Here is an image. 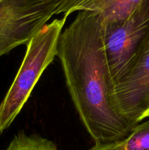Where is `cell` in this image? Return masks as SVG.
Returning <instances> with one entry per match:
<instances>
[{"label":"cell","mask_w":149,"mask_h":150,"mask_svg":"<svg viewBox=\"0 0 149 150\" xmlns=\"http://www.w3.org/2000/svg\"><path fill=\"white\" fill-rule=\"evenodd\" d=\"M57 57L74 108L95 144L126 139L134 126L112 103L113 82L99 15L79 12L60 35Z\"/></svg>","instance_id":"1"},{"label":"cell","mask_w":149,"mask_h":150,"mask_svg":"<svg viewBox=\"0 0 149 150\" xmlns=\"http://www.w3.org/2000/svg\"><path fill=\"white\" fill-rule=\"evenodd\" d=\"M67 17L47 23L26 45L20 67L0 103V133L9 128L29 99L35 85L58 53V44Z\"/></svg>","instance_id":"2"},{"label":"cell","mask_w":149,"mask_h":150,"mask_svg":"<svg viewBox=\"0 0 149 150\" xmlns=\"http://www.w3.org/2000/svg\"><path fill=\"white\" fill-rule=\"evenodd\" d=\"M102 23L105 57L113 86L129 70L149 40V0L125 20Z\"/></svg>","instance_id":"3"},{"label":"cell","mask_w":149,"mask_h":150,"mask_svg":"<svg viewBox=\"0 0 149 150\" xmlns=\"http://www.w3.org/2000/svg\"><path fill=\"white\" fill-rule=\"evenodd\" d=\"M59 0H0V57L31 40L54 15Z\"/></svg>","instance_id":"4"},{"label":"cell","mask_w":149,"mask_h":150,"mask_svg":"<svg viewBox=\"0 0 149 150\" xmlns=\"http://www.w3.org/2000/svg\"><path fill=\"white\" fill-rule=\"evenodd\" d=\"M115 109L135 127L149 108V40L127 74L112 88Z\"/></svg>","instance_id":"5"},{"label":"cell","mask_w":149,"mask_h":150,"mask_svg":"<svg viewBox=\"0 0 149 150\" xmlns=\"http://www.w3.org/2000/svg\"><path fill=\"white\" fill-rule=\"evenodd\" d=\"M144 0H59L54 15L68 17L74 12L88 11L98 14L102 23L128 18Z\"/></svg>","instance_id":"6"},{"label":"cell","mask_w":149,"mask_h":150,"mask_svg":"<svg viewBox=\"0 0 149 150\" xmlns=\"http://www.w3.org/2000/svg\"><path fill=\"white\" fill-rule=\"evenodd\" d=\"M6 150H58L54 142L37 134L20 132L15 136Z\"/></svg>","instance_id":"7"},{"label":"cell","mask_w":149,"mask_h":150,"mask_svg":"<svg viewBox=\"0 0 149 150\" xmlns=\"http://www.w3.org/2000/svg\"><path fill=\"white\" fill-rule=\"evenodd\" d=\"M121 150H149V117L138 123L121 140Z\"/></svg>","instance_id":"8"},{"label":"cell","mask_w":149,"mask_h":150,"mask_svg":"<svg viewBox=\"0 0 149 150\" xmlns=\"http://www.w3.org/2000/svg\"><path fill=\"white\" fill-rule=\"evenodd\" d=\"M121 141L95 144L89 150H121Z\"/></svg>","instance_id":"9"},{"label":"cell","mask_w":149,"mask_h":150,"mask_svg":"<svg viewBox=\"0 0 149 150\" xmlns=\"http://www.w3.org/2000/svg\"><path fill=\"white\" fill-rule=\"evenodd\" d=\"M148 117H149V108H148V111H146V112H145V114H144V116H143V120H144L145 119L148 118Z\"/></svg>","instance_id":"10"}]
</instances>
